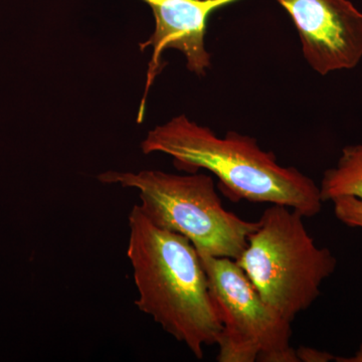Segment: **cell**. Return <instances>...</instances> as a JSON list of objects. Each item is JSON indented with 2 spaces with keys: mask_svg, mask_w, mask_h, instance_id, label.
Returning <instances> with one entry per match:
<instances>
[{
  "mask_svg": "<svg viewBox=\"0 0 362 362\" xmlns=\"http://www.w3.org/2000/svg\"><path fill=\"white\" fill-rule=\"evenodd\" d=\"M141 149L144 154L173 157L178 170L214 173L221 192L233 202L285 206L304 218H313L322 209L320 188L314 180L297 168L280 165L275 154L262 149L251 136L228 131L218 137L180 115L149 131Z\"/></svg>",
  "mask_w": 362,
  "mask_h": 362,
  "instance_id": "obj_1",
  "label": "cell"
},
{
  "mask_svg": "<svg viewBox=\"0 0 362 362\" xmlns=\"http://www.w3.org/2000/svg\"><path fill=\"white\" fill-rule=\"evenodd\" d=\"M127 257L139 297L140 311L197 359L220 338V316L209 292L201 257L187 238L154 226L139 206L129 214Z\"/></svg>",
  "mask_w": 362,
  "mask_h": 362,
  "instance_id": "obj_2",
  "label": "cell"
},
{
  "mask_svg": "<svg viewBox=\"0 0 362 362\" xmlns=\"http://www.w3.org/2000/svg\"><path fill=\"white\" fill-rule=\"evenodd\" d=\"M303 218L290 207L271 204L235 259L262 299L290 322L320 296L337 266L329 249L317 246Z\"/></svg>",
  "mask_w": 362,
  "mask_h": 362,
  "instance_id": "obj_3",
  "label": "cell"
},
{
  "mask_svg": "<svg viewBox=\"0 0 362 362\" xmlns=\"http://www.w3.org/2000/svg\"><path fill=\"white\" fill-rule=\"evenodd\" d=\"M98 180L137 189L143 214L154 226L187 238L199 254L235 261L247 247L249 235L258 228V221L243 220L226 211L213 178L204 173L107 171Z\"/></svg>",
  "mask_w": 362,
  "mask_h": 362,
  "instance_id": "obj_4",
  "label": "cell"
},
{
  "mask_svg": "<svg viewBox=\"0 0 362 362\" xmlns=\"http://www.w3.org/2000/svg\"><path fill=\"white\" fill-rule=\"evenodd\" d=\"M220 316L218 362H299L290 321L262 299L235 259L199 254Z\"/></svg>",
  "mask_w": 362,
  "mask_h": 362,
  "instance_id": "obj_5",
  "label": "cell"
},
{
  "mask_svg": "<svg viewBox=\"0 0 362 362\" xmlns=\"http://www.w3.org/2000/svg\"><path fill=\"white\" fill-rule=\"evenodd\" d=\"M277 1L294 21L304 58L319 75L361 63L362 13L349 0Z\"/></svg>",
  "mask_w": 362,
  "mask_h": 362,
  "instance_id": "obj_6",
  "label": "cell"
},
{
  "mask_svg": "<svg viewBox=\"0 0 362 362\" xmlns=\"http://www.w3.org/2000/svg\"><path fill=\"white\" fill-rule=\"evenodd\" d=\"M148 4L156 18V30L148 40L140 45V49L153 47L147 73L145 94L140 106L138 122L144 114L147 93L160 73L162 52L175 49L187 59L188 70L197 76H206L211 66V56L204 45L209 16L221 7L239 0H142Z\"/></svg>",
  "mask_w": 362,
  "mask_h": 362,
  "instance_id": "obj_7",
  "label": "cell"
},
{
  "mask_svg": "<svg viewBox=\"0 0 362 362\" xmlns=\"http://www.w3.org/2000/svg\"><path fill=\"white\" fill-rule=\"evenodd\" d=\"M319 188L323 202L341 197L362 201V144L342 149L337 166L324 173Z\"/></svg>",
  "mask_w": 362,
  "mask_h": 362,
  "instance_id": "obj_8",
  "label": "cell"
},
{
  "mask_svg": "<svg viewBox=\"0 0 362 362\" xmlns=\"http://www.w3.org/2000/svg\"><path fill=\"white\" fill-rule=\"evenodd\" d=\"M337 220L350 228H362V201L352 197L333 199Z\"/></svg>",
  "mask_w": 362,
  "mask_h": 362,
  "instance_id": "obj_9",
  "label": "cell"
},
{
  "mask_svg": "<svg viewBox=\"0 0 362 362\" xmlns=\"http://www.w3.org/2000/svg\"><path fill=\"white\" fill-rule=\"evenodd\" d=\"M296 354L299 362H328L335 361V358H337L329 352L321 351V350L304 346L296 349Z\"/></svg>",
  "mask_w": 362,
  "mask_h": 362,
  "instance_id": "obj_10",
  "label": "cell"
},
{
  "mask_svg": "<svg viewBox=\"0 0 362 362\" xmlns=\"http://www.w3.org/2000/svg\"><path fill=\"white\" fill-rule=\"evenodd\" d=\"M335 361L339 362H362V343L358 350L354 356L350 357H337Z\"/></svg>",
  "mask_w": 362,
  "mask_h": 362,
  "instance_id": "obj_11",
  "label": "cell"
}]
</instances>
